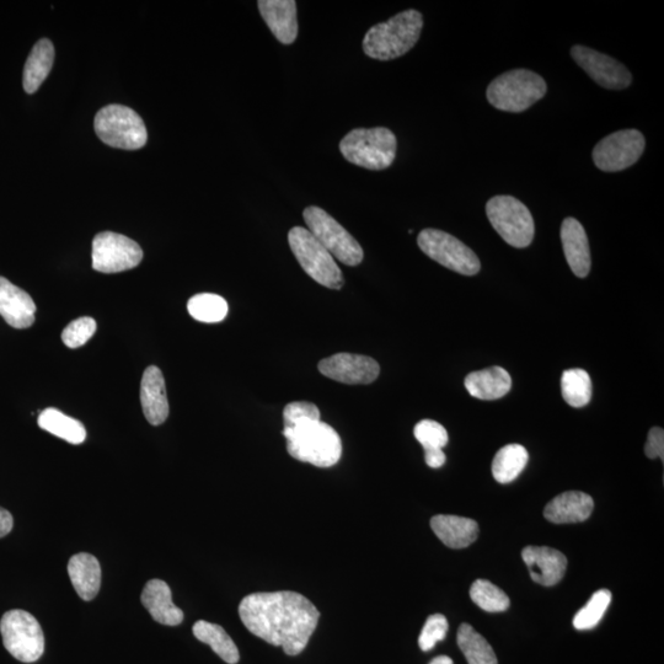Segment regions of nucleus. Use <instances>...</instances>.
<instances>
[{
	"label": "nucleus",
	"mask_w": 664,
	"mask_h": 664,
	"mask_svg": "<svg viewBox=\"0 0 664 664\" xmlns=\"http://www.w3.org/2000/svg\"><path fill=\"white\" fill-rule=\"evenodd\" d=\"M239 615L251 634L282 647L288 656L305 650L320 619L317 607L292 591L250 594L240 603Z\"/></svg>",
	"instance_id": "f257e3e1"
},
{
	"label": "nucleus",
	"mask_w": 664,
	"mask_h": 664,
	"mask_svg": "<svg viewBox=\"0 0 664 664\" xmlns=\"http://www.w3.org/2000/svg\"><path fill=\"white\" fill-rule=\"evenodd\" d=\"M423 18L409 9L393 16L387 23L374 25L363 40V51L373 60L390 61L406 55L420 40Z\"/></svg>",
	"instance_id": "f03ea898"
},
{
	"label": "nucleus",
	"mask_w": 664,
	"mask_h": 664,
	"mask_svg": "<svg viewBox=\"0 0 664 664\" xmlns=\"http://www.w3.org/2000/svg\"><path fill=\"white\" fill-rule=\"evenodd\" d=\"M287 439V451L299 462L318 468L334 467L342 455V442L328 423L312 421L297 427L283 428Z\"/></svg>",
	"instance_id": "7ed1b4c3"
},
{
	"label": "nucleus",
	"mask_w": 664,
	"mask_h": 664,
	"mask_svg": "<svg viewBox=\"0 0 664 664\" xmlns=\"http://www.w3.org/2000/svg\"><path fill=\"white\" fill-rule=\"evenodd\" d=\"M398 142L385 127L357 128L342 138L340 151L348 162L368 170L388 169L394 163Z\"/></svg>",
	"instance_id": "20e7f679"
},
{
	"label": "nucleus",
	"mask_w": 664,
	"mask_h": 664,
	"mask_svg": "<svg viewBox=\"0 0 664 664\" xmlns=\"http://www.w3.org/2000/svg\"><path fill=\"white\" fill-rule=\"evenodd\" d=\"M545 80L528 69H514L492 80L487 88V100L496 109L506 112H523L546 94Z\"/></svg>",
	"instance_id": "39448f33"
},
{
	"label": "nucleus",
	"mask_w": 664,
	"mask_h": 664,
	"mask_svg": "<svg viewBox=\"0 0 664 664\" xmlns=\"http://www.w3.org/2000/svg\"><path fill=\"white\" fill-rule=\"evenodd\" d=\"M288 243L299 265L315 282L330 289L344 287V275L334 257L308 229L294 227L289 230Z\"/></svg>",
	"instance_id": "423d86ee"
},
{
	"label": "nucleus",
	"mask_w": 664,
	"mask_h": 664,
	"mask_svg": "<svg viewBox=\"0 0 664 664\" xmlns=\"http://www.w3.org/2000/svg\"><path fill=\"white\" fill-rule=\"evenodd\" d=\"M95 131L107 146L136 151L146 146L148 135L136 111L122 105H109L95 117Z\"/></svg>",
	"instance_id": "0eeeda50"
},
{
	"label": "nucleus",
	"mask_w": 664,
	"mask_h": 664,
	"mask_svg": "<svg viewBox=\"0 0 664 664\" xmlns=\"http://www.w3.org/2000/svg\"><path fill=\"white\" fill-rule=\"evenodd\" d=\"M487 218L500 237L513 248L523 249L532 244L535 227L532 213L512 196L492 197L486 205Z\"/></svg>",
	"instance_id": "6e6552de"
},
{
	"label": "nucleus",
	"mask_w": 664,
	"mask_h": 664,
	"mask_svg": "<svg viewBox=\"0 0 664 664\" xmlns=\"http://www.w3.org/2000/svg\"><path fill=\"white\" fill-rule=\"evenodd\" d=\"M5 649L24 663L39 661L45 652V636L39 621L25 610L14 609L0 620Z\"/></svg>",
	"instance_id": "1a4fd4ad"
},
{
	"label": "nucleus",
	"mask_w": 664,
	"mask_h": 664,
	"mask_svg": "<svg viewBox=\"0 0 664 664\" xmlns=\"http://www.w3.org/2000/svg\"><path fill=\"white\" fill-rule=\"evenodd\" d=\"M303 217L309 232L332 256L347 266L361 264L364 257L362 246L328 212L310 206L305 208Z\"/></svg>",
	"instance_id": "9d476101"
},
{
	"label": "nucleus",
	"mask_w": 664,
	"mask_h": 664,
	"mask_svg": "<svg viewBox=\"0 0 664 664\" xmlns=\"http://www.w3.org/2000/svg\"><path fill=\"white\" fill-rule=\"evenodd\" d=\"M417 244L423 254L460 275L474 276L481 269L479 257L474 251L442 230H422L417 238Z\"/></svg>",
	"instance_id": "9b49d317"
},
{
	"label": "nucleus",
	"mask_w": 664,
	"mask_h": 664,
	"mask_svg": "<svg viewBox=\"0 0 664 664\" xmlns=\"http://www.w3.org/2000/svg\"><path fill=\"white\" fill-rule=\"evenodd\" d=\"M645 146V137L640 131L615 132L594 147L593 162L605 173H617L637 163L644 154Z\"/></svg>",
	"instance_id": "f8f14e48"
},
{
	"label": "nucleus",
	"mask_w": 664,
	"mask_h": 664,
	"mask_svg": "<svg viewBox=\"0 0 664 664\" xmlns=\"http://www.w3.org/2000/svg\"><path fill=\"white\" fill-rule=\"evenodd\" d=\"M93 269L101 273H119L135 269L143 260V250L125 235L103 232L93 240Z\"/></svg>",
	"instance_id": "ddd939ff"
},
{
	"label": "nucleus",
	"mask_w": 664,
	"mask_h": 664,
	"mask_svg": "<svg viewBox=\"0 0 664 664\" xmlns=\"http://www.w3.org/2000/svg\"><path fill=\"white\" fill-rule=\"evenodd\" d=\"M571 56L594 82L605 89H626L633 82V76L623 63L592 48L574 46L571 48Z\"/></svg>",
	"instance_id": "4468645a"
},
{
	"label": "nucleus",
	"mask_w": 664,
	"mask_h": 664,
	"mask_svg": "<svg viewBox=\"0 0 664 664\" xmlns=\"http://www.w3.org/2000/svg\"><path fill=\"white\" fill-rule=\"evenodd\" d=\"M319 371L335 382L357 385L373 383L380 367L371 357L342 352L320 361Z\"/></svg>",
	"instance_id": "2eb2a0df"
},
{
	"label": "nucleus",
	"mask_w": 664,
	"mask_h": 664,
	"mask_svg": "<svg viewBox=\"0 0 664 664\" xmlns=\"http://www.w3.org/2000/svg\"><path fill=\"white\" fill-rule=\"evenodd\" d=\"M522 559L532 580L544 587L558 585L566 574V556L548 546H527L522 550Z\"/></svg>",
	"instance_id": "dca6fc26"
},
{
	"label": "nucleus",
	"mask_w": 664,
	"mask_h": 664,
	"mask_svg": "<svg viewBox=\"0 0 664 664\" xmlns=\"http://www.w3.org/2000/svg\"><path fill=\"white\" fill-rule=\"evenodd\" d=\"M36 304L30 294L0 277V315L14 329H28L35 323Z\"/></svg>",
	"instance_id": "f3484780"
},
{
	"label": "nucleus",
	"mask_w": 664,
	"mask_h": 664,
	"mask_svg": "<svg viewBox=\"0 0 664 664\" xmlns=\"http://www.w3.org/2000/svg\"><path fill=\"white\" fill-rule=\"evenodd\" d=\"M259 10L273 35L283 45H291L298 36L297 3L294 0H260Z\"/></svg>",
	"instance_id": "a211bd4d"
},
{
	"label": "nucleus",
	"mask_w": 664,
	"mask_h": 664,
	"mask_svg": "<svg viewBox=\"0 0 664 664\" xmlns=\"http://www.w3.org/2000/svg\"><path fill=\"white\" fill-rule=\"evenodd\" d=\"M561 242L567 264L577 277L585 278L591 271V250L585 228L575 218H566L561 226Z\"/></svg>",
	"instance_id": "6ab92c4d"
},
{
	"label": "nucleus",
	"mask_w": 664,
	"mask_h": 664,
	"mask_svg": "<svg viewBox=\"0 0 664 664\" xmlns=\"http://www.w3.org/2000/svg\"><path fill=\"white\" fill-rule=\"evenodd\" d=\"M141 404L144 416L153 426L163 425L169 416L165 380L158 367L146 369L141 383Z\"/></svg>",
	"instance_id": "aec40b11"
},
{
	"label": "nucleus",
	"mask_w": 664,
	"mask_h": 664,
	"mask_svg": "<svg viewBox=\"0 0 664 664\" xmlns=\"http://www.w3.org/2000/svg\"><path fill=\"white\" fill-rule=\"evenodd\" d=\"M593 508V498L585 492L566 491L546 505L544 517L554 524L581 523L591 517Z\"/></svg>",
	"instance_id": "412c9836"
},
{
	"label": "nucleus",
	"mask_w": 664,
	"mask_h": 664,
	"mask_svg": "<svg viewBox=\"0 0 664 664\" xmlns=\"http://www.w3.org/2000/svg\"><path fill=\"white\" fill-rule=\"evenodd\" d=\"M141 601L159 624L178 626L184 621V612L173 603L171 589L162 580L149 581L143 589Z\"/></svg>",
	"instance_id": "4be33fe9"
},
{
	"label": "nucleus",
	"mask_w": 664,
	"mask_h": 664,
	"mask_svg": "<svg viewBox=\"0 0 664 664\" xmlns=\"http://www.w3.org/2000/svg\"><path fill=\"white\" fill-rule=\"evenodd\" d=\"M431 528L438 539L451 549H464L479 537V526L474 519L439 514L431 519Z\"/></svg>",
	"instance_id": "5701e85b"
},
{
	"label": "nucleus",
	"mask_w": 664,
	"mask_h": 664,
	"mask_svg": "<svg viewBox=\"0 0 664 664\" xmlns=\"http://www.w3.org/2000/svg\"><path fill=\"white\" fill-rule=\"evenodd\" d=\"M68 575L78 596L93 601L101 587V566L95 556L80 553L68 562Z\"/></svg>",
	"instance_id": "b1692460"
},
{
	"label": "nucleus",
	"mask_w": 664,
	"mask_h": 664,
	"mask_svg": "<svg viewBox=\"0 0 664 664\" xmlns=\"http://www.w3.org/2000/svg\"><path fill=\"white\" fill-rule=\"evenodd\" d=\"M464 384L474 398L490 401L501 399L510 392L512 378L506 369L491 367L470 373Z\"/></svg>",
	"instance_id": "393cba45"
},
{
	"label": "nucleus",
	"mask_w": 664,
	"mask_h": 664,
	"mask_svg": "<svg viewBox=\"0 0 664 664\" xmlns=\"http://www.w3.org/2000/svg\"><path fill=\"white\" fill-rule=\"evenodd\" d=\"M55 61V47L52 42L42 39L32 47L25 63L23 85L26 93L34 94L45 82Z\"/></svg>",
	"instance_id": "a878e982"
},
{
	"label": "nucleus",
	"mask_w": 664,
	"mask_h": 664,
	"mask_svg": "<svg viewBox=\"0 0 664 664\" xmlns=\"http://www.w3.org/2000/svg\"><path fill=\"white\" fill-rule=\"evenodd\" d=\"M194 635L198 641L203 642L217 653L224 662L228 664H237L240 660L239 650L237 645L234 644L232 637L227 634V631L217 624L208 623V621L200 620L194 625Z\"/></svg>",
	"instance_id": "bb28decb"
},
{
	"label": "nucleus",
	"mask_w": 664,
	"mask_h": 664,
	"mask_svg": "<svg viewBox=\"0 0 664 664\" xmlns=\"http://www.w3.org/2000/svg\"><path fill=\"white\" fill-rule=\"evenodd\" d=\"M529 454L521 444H508L497 452L492 462V475L497 483L510 484L527 467Z\"/></svg>",
	"instance_id": "cd10ccee"
},
{
	"label": "nucleus",
	"mask_w": 664,
	"mask_h": 664,
	"mask_svg": "<svg viewBox=\"0 0 664 664\" xmlns=\"http://www.w3.org/2000/svg\"><path fill=\"white\" fill-rule=\"evenodd\" d=\"M37 422L42 430L71 444H82L87 438V430L82 422L64 415L57 409L42 411Z\"/></svg>",
	"instance_id": "c85d7f7f"
},
{
	"label": "nucleus",
	"mask_w": 664,
	"mask_h": 664,
	"mask_svg": "<svg viewBox=\"0 0 664 664\" xmlns=\"http://www.w3.org/2000/svg\"><path fill=\"white\" fill-rule=\"evenodd\" d=\"M457 641L469 664H498L494 649L473 626H459Z\"/></svg>",
	"instance_id": "c756f323"
},
{
	"label": "nucleus",
	"mask_w": 664,
	"mask_h": 664,
	"mask_svg": "<svg viewBox=\"0 0 664 664\" xmlns=\"http://www.w3.org/2000/svg\"><path fill=\"white\" fill-rule=\"evenodd\" d=\"M561 393L567 404L580 409L592 399V380L585 369H567L561 377Z\"/></svg>",
	"instance_id": "7c9ffc66"
},
{
	"label": "nucleus",
	"mask_w": 664,
	"mask_h": 664,
	"mask_svg": "<svg viewBox=\"0 0 664 664\" xmlns=\"http://www.w3.org/2000/svg\"><path fill=\"white\" fill-rule=\"evenodd\" d=\"M187 310L192 318L201 323H221L227 317L228 303L217 294L202 293L190 299Z\"/></svg>",
	"instance_id": "2f4dec72"
},
{
	"label": "nucleus",
	"mask_w": 664,
	"mask_h": 664,
	"mask_svg": "<svg viewBox=\"0 0 664 664\" xmlns=\"http://www.w3.org/2000/svg\"><path fill=\"white\" fill-rule=\"evenodd\" d=\"M470 598L479 608L489 613L506 612L511 605L507 594L487 580H476L471 585Z\"/></svg>",
	"instance_id": "473e14b6"
},
{
	"label": "nucleus",
	"mask_w": 664,
	"mask_h": 664,
	"mask_svg": "<svg viewBox=\"0 0 664 664\" xmlns=\"http://www.w3.org/2000/svg\"><path fill=\"white\" fill-rule=\"evenodd\" d=\"M610 602H612V593L608 589H601L593 594L592 598L576 614L574 626L577 630H589L596 628L603 615L607 612Z\"/></svg>",
	"instance_id": "72a5a7b5"
},
{
	"label": "nucleus",
	"mask_w": 664,
	"mask_h": 664,
	"mask_svg": "<svg viewBox=\"0 0 664 664\" xmlns=\"http://www.w3.org/2000/svg\"><path fill=\"white\" fill-rule=\"evenodd\" d=\"M414 435L426 452L441 451L448 443V432L441 423L422 420L415 426Z\"/></svg>",
	"instance_id": "f704fd0d"
},
{
	"label": "nucleus",
	"mask_w": 664,
	"mask_h": 664,
	"mask_svg": "<svg viewBox=\"0 0 664 664\" xmlns=\"http://www.w3.org/2000/svg\"><path fill=\"white\" fill-rule=\"evenodd\" d=\"M95 331L96 321L93 318L74 320L62 332L63 344L69 348L82 347L95 335Z\"/></svg>",
	"instance_id": "c9c22d12"
},
{
	"label": "nucleus",
	"mask_w": 664,
	"mask_h": 664,
	"mask_svg": "<svg viewBox=\"0 0 664 664\" xmlns=\"http://www.w3.org/2000/svg\"><path fill=\"white\" fill-rule=\"evenodd\" d=\"M449 625L447 618L442 614L431 615L419 637V645L422 651H431L437 642L446 639Z\"/></svg>",
	"instance_id": "e433bc0d"
},
{
	"label": "nucleus",
	"mask_w": 664,
	"mask_h": 664,
	"mask_svg": "<svg viewBox=\"0 0 664 664\" xmlns=\"http://www.w3.org/2000/svg\"><path fill=\"white\" fill-rule=\"evenodd\" d=\"M283 421L285 428L297 427L303 423L320 421V411L318 406L308 401H296L288 404L283 411Z\"/></svg>",
	"instance_id": "4c0bfd02"
},
{
	"label": "nucleus",
	"mask_w": 664,
	"mask_h": 664,
	"mask_svg": "<svg viewBox=\"0 0 664 664\" xmlns=\"http://www.w3.org/2000/svg\"><path fill=\"white\" fill-rule=\"evenodd\" d=\"M646 457L650 459L664 458V431L661 427H653L647 437L645 446Z\"/></svg>",
	"instance_id": "58836bf2"
},
{
	"label": "nucleus",
	"mask_w": 664,
	"mask_h": 664,
	"mask_svg": "<svg viewBox=\"0 0 664 664\" xmlns=\"http://www.w3.org/2000/svg\"><path fill=\"white\" fill-rule=\"evenodd\" d=\"M425 460L428 467L438 469L446 464L447 457L446 454H444L443 449H441V451L426 452Z\"/></svg>",
	"instance_id": "ea45409f"
},
{
	"label": "nucleus",
	"mask_w": 664,
	"mask_h": 664,
	"mask_svg": "<svg viewBox=\"0 0 664 664\" xmlns=\"http://www.w3.org/2000/svg\"><path fill=\"white\" fill-rule=\"evenodd\" d=\"M14 527V519L12 514L4 508L0 507V538H4L12 532Z\"/></svg>",
	"instance_id": "a19ab883"
},
{
	"label": "nucleus",
	"mask_w": 664,
	"mask_h": 664,
	"mask_svg": "<svg viewBox=\"0 0 664 664\" xmlns=\"http://www.w3.org/2000/svg\"><path fill=\"white\" fill-rule=\"evenodd\" d=\"M430 664H454L452 658L448 656H439L436 657Z\"/></svg>",
	"instance_id": "79ce46f5"
}]
</instances>
